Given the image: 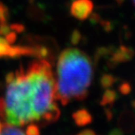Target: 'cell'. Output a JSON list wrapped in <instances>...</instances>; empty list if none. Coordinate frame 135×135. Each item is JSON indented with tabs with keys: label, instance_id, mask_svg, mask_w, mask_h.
I'll return each instance as SVG.
<instances>
[{
	"label": "cell",
	"instance_id": "1",
	"mask_svg": "<svg viewBox=\"0 0 135 135\" xmlns=\"http://www.w3.org/2000/svg\"><path fill=\"white\" fill-rule=\"evenodd\" d=\"M55 78L49 62L38 60L6 76L0 96V119L18 127L58 120Z\"/></svg>",
	"mask_w": 135,
	"mask_h": 135
},
{
	"label": "cell",
	"instance_id": "2",
	"mask_svg": "<svg viewBox=\"0 0 135 135\" xmlns=\"http://www.w3.org/2000/svg\"><path fill=\"white\" fill-rule=\"evenodd\" d=\"M92 78L90 58L78 48H67L60 53L57 61L56 99L63 106L85 99Z\"/></svg>",
	"mask_w": 135,
	"mask_h": 135
},
{
	"label": "cell",
	"instance_id": "3",
	"mask_svg": "<svg viewBox=\"0 0 135 135\" xmlns=\"http://www.w3.org/2000/svg\"><path fill=\"white\" fill-rule=\"evenodd\" d=\"M92 8L90 0H76L72 4L71 13L79 20H84L90 15Z\"/></svg>",
	"mask_w": 135,
	"mask_h": 135
},
{
	"label": "cell",
	"instance_id": "4",
	"mask_svg": "<svg viewBox=\"0 0 135 135\" xmlns=\"http://www.w3.org/2000/svg\"><path fill=\"white\" fill-rule=\"evenodd\" d=\"M73 119L75 124L80 127H83L92 122V115L86 109H80L73 114Z\"/></svg>",
	"mask_w": 135,
	"mask_h": 135
},
{
	"label": "cell",
	"instance_id": "5",
	"mask_svg": "<svg viewBox=\"0 0 135 135\" xmlns=\"http://www.w3.org/2000/svg\"><path fill=\"white\" fill-rule=\"evenodd\" d=\"M0 135H26L21 127L16 126L0 119Z\"/></svg>",
	"mask_w": 135,
	"mask_h": 135
},
{
	"label": "cell",
	"instance_id": "6",
	"mask_svg": "<svg viewBox=\"0 0 135 135\" xmlns=\"http://www.w3.org/2000/svg\"><path fill=\"white\" fill-rule=\"evenodd\" d=\"M117 99V94L113 90H108L103 96V99L101 101V105L105 106L108 104H112Z\"/></svg>",
	"mask_w": 135,
	"mask_h": 135
},
{
	"label": "cell",
	"instance_id": "7",
	"mask_svg": "<svg viewBox=\"0 0 135 135\" xmlns=\"http://www.w3.org/2000/svg\"><path fill=\"white\" fill-rule=\"evenodd\" d=\"M25 133L26 135H40L39 127L36 124H31L26 126Z\"/></svg>",
	"mask_w": 135,
	"mask_h": 135
},
{
	"label": "cell",
	"instance_id": "8",
	"mask_svg": "<svg viewBox=\"0 0 135 135\" xmlns=\"http://www.w3.org/2000/svg\"><path fill=\"white\" fill-rule=\"evenodd\" d=\"M120 90L122 94H127L128 93H129L130 91V88H129V85H127V84H125V85H123L120 86Z\"/></svg>",
	"mask_w": 135,
	"mask_h": 135
},
{
	"label": "cell",
	"instance_id": "9",
	"mask_svg": "<svg viewBox=\"0 0 135 135\" xmlns=\"http://www.w3.org/2000/svg\"><path fill=\"white\" fill-rule=\"evenodd\" d=\"M78 135H96V134L91 129H84L81 131L79 133H78Z\"/></svg>",
	"mask_w": 135,
	"mask_h": 135
},
{
	"label": "cell",
	"instance_id": "10",
	"mask_svg": "<svg viewBox=\"0 0 135 135\" xmlns=\"http://www.w3.org/2000/svg\"><path fill=\"white\" fill-rule=\"evenodd\" d=\"M108 135H124V133L119 129H113L110 131Z\"/></svg>",
	"mask_w": 135,
	"mask_h": 135
},
{
	"label": "cell",
	"instance_id": "11",
	"mask_svg": "<svg viewBox=\"0 0 135 135\" xmlns=\"http://www.w3.org/2000/svg\"><path fill=\"white\" fill-rule=\"evenodd\" d=\"M133 3L135 4V0H133Z\"/></svg>",
	"mask_w": 135,
	"mask_h": 135
}]
</instances>
